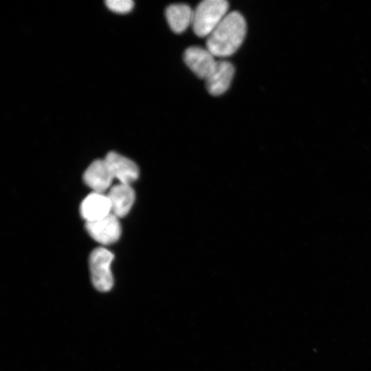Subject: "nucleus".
<instances>
[{
	"mask_svg": "<svg viewBox=\"0 0 371 371\" xmlns=\"http://www.w3.org/2000/svg\"><path fill=\"white\" fill-rule=\"evenodd\" d=\"M83 179L93 192L104 193L110 187L113 177L105 160L96 159L84 172Z\"/></svg>",
	"mask_w": 371,
	"mask_h": 371,
	"instance_id": "obj_7",
	"label": "nucleus"
},
{
	"mask_svg": "<svg viewBox=\"0 0 371 371\" xmlns=\"http://www.w3.org/2000/svg\"><path fill=\"white\" fill-rule=\"evenodd\" d=\"M247 32L246 21L237 12H228L207 37L206 48L216 57L234 54L243 42Z\"/></svg>",
	"mask_w": 371,
	"mask_h": 371,
	"instance_id": "obj_1",
	"label": "nucleus"
},
{
	"mask_svg": "<svg viewBox=\"0 0 371 371\" xmlns=\"http://www.w3.org/2000/svg\"><path fill=\"white\" fill-rule=\"evenodd\" d=\"M234 74L233 65L228 61H217L214 69L205 79L208 92L213 95L225 93L230 86Z\"/></svg>",
	"mask_w": 371,
	"mask_h": 371,
	"instance_id": "obj_8",
	"label": "nucleus"
},
{
	"mask_svg": "<svg viewBox=\"0 0 371 371\" xmlns=\"http://www.w3.org/2000/svg\"><path fill=\"white\" fill-rule=\"evenodd\" d=\"M165 13L168 23L175 33H181L192 25L193 10L187 4H171Z\"/></svg>",
	"mask_w": 371,
	"mask_h": 371,
	"instance_id": "obj_11",
	"label": "nucleus"
},
{
	"mask_svg": "<svg viewBox=\"0 0 371 371\" xmlns=\"http://www.w3.org/2000/svg\"><path fill=\"white\" fill-rule=\"evenodd\" d=\"M89 234L98 243L109 245L116 242L121 234L118 217L112 212L106 216L92 222H86Z\"/></svg>",
	"mask_w": 371,
	"mask_h": 371,
	"instance_id": "obj_4",
	"label": "nucleus"
},
{
	"mask_svg": "<svg viewBox=\"0 0 371 371\" xmlns=\"http://www.w3.org/2000/svg\"><path fill=\"white\" fill-rule=\"evenodd\" d=\"M80 212L86 222L95 221L111 213V203L107 195L93 192L81 203Z\"/></svg>",
	"mask_w": 371,
	"mask_h": 371,
	"instance_id": "obj_9",
	"label": "nucleus"
},
{
	"mask_svg": "<svg viewBox=\"0 0 371 371\" xmlns=\"http://www.w3.org/2000/svg\"><path fill=\"white\" fill-rule=\"evenodd\" d=\"M111 206V212L118 218L126 216L131 210L135 192L131 185L119 183L113 186L106 194Z\"/></svg>",
	"mask_w": 371,
	"mask_h": 371,
	"instance_id": "obj_10",
	"label": "nucleus"
},
{
	"mask_svg": "<svg viewBox=\"0 0 371 371\" xmlns=\"http://www.w3.org/2000/svg\"><path fill=\"white\" fill-rule=\"evenodd\" d=\"M105 4L111 11L121 14L130 12L134 6L131 0H107Z\"/></svg>",
	"mask_w": 371,
	"mask_h": 371,
	"instance_id": "obj_12",
	"label": "nucleus"
},
{
	"mask_svg": "<svg viewBox=\"0 0 371 371\" xmlns=\"http://www.w3.org/2000/svg\"><path fill=\"white\" fill-rule=\"evenodd\" d=\"M214 56L207 49L199 46L187 48L183 60L187 66L199 78L205 79L214 69L216 60Z\"/></svg>",
	"mask_w": 371,
	"mask_h": 371,
	"instance_id": "obj_5",
	"label": "nucleus"
},
{
	"mask_svg": "<svg viewBox=\"0 0 371 371\" xmlns=\"http://www.w3.org/2000/svg\"><path fill=\"white\" fill-rule=\"evenodd\" d=\"M229 3L225 0H205L193 10L192 26L199 37H207L228 14Z\"/></svg>",
	"mask_w": 371,
	"mask_h": 371,
	"instance_id": "obj_2",
	"label": "nucleus"
},
{
	"mask_svg": "<svg viewBox=\"0 0 371 371\" xmlns=\"http://www.w3.org/2000/svg\"><path fill=\"white\" fill-rule=\"evenodd\" d=\"M107 164L113 178H116L120 183L131 185L139 176L137 165L131 159L111 151L104 159Z\"/></svg>",
	"mask_w": 371,
	"mask_h": 371,
	"instance_id": "obj_6",
	"label": "nucleus"
},
{
	"mask_svg": "<svg viewBox=\"0 0 371 371\" xmlns=\"http://www.w3.org/2000/svg\"><path fill=\"white\" fill-rule=\"evenodd\" d=\"M113 254L104 247L95 249L89 256V268L93 286L100 291H109L113 285L111 271Z\"/></svg>",
	"mask_w": 371,
	"mask_h": 371,
	"instance_id": "obj_3",
	"label": "nucleus"
}]
</instances>
